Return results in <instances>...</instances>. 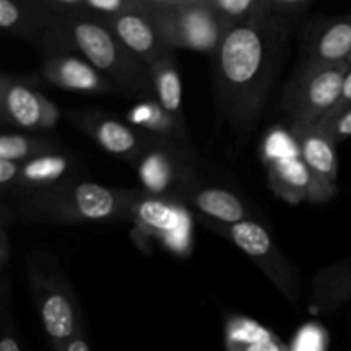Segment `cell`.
<instances>
[{"instance_id":"obj_8","label":"cell","mask_w":351,"mask_h":351,"mask_svg":"<svg viewBox=\"0 0 351 351\" xmlns=\"http://www.w3.org/2000/svg\"><path fill=\"white\" fill-rule=\"evenodd\" d=\"M202 223L209 230L235 243L291 304H298L302 298V283L297 276V271L278 249L269 230L259 219H245L235 225H221L208 219H202Z\"/></svg>"},{"instance_id":"obj_13","label":"cell","mask_w":351,"mask_h":351,"mask_svg":"<svg viewBox=\"0 0 351 351\" xmlns=\"http://www.w3.org/2000/svg\"><path fill=\"white\" fill-rule=\"evenodd\" d=\"M351 57V14L319 17L302 33V62L341 64Z\"/></svg>"},{"instance_id":"obj_30","label":"cell","mask_w":351,"mask_h":351,"mask_svg":"<svg viewBox=\"0 0 351 351\" xmlns=\"http://www.w3.org/2000/svg\"><path fill=\"white\" fill-rule=\"evenodd\" d=\"M7 225H9V223H0V269L7 264V261H9V254H10Z\"/></svg>"},{"instance_id":"obj_16","label":"cell","mask_w":351,"mask_h":351,"mask_svg":"<svg viewBox=\"0 0 351 351\" xmlns=\"http://www.w3.org/2000/svg\"><path fill=\"white\" fill-rule=\"evenodd\" d=\"M302 160L314 177L329 191L338 192V146L322 127H290Z\"/></svg>"},{"instance_id":"obj_26","label":"cell","mask_w":351,"mask_h":351,"mask_svg":"<svg viewBox=\"0 0 351 351\" xmlns=\"http://www.w3.org/2000/svg\"><path fill=\"white\" fill-rule=\"evenodd\" d=\"M311 7L312 0H269V14L295 24H300Z\"/></svg>"},{"instance_id":"obj_4","label":"cell","mask_w":351,"mask_h":351,"mask_svg":"<svg viewBox=\"0 0 351 351\" xmlns=\"http://www.w3.org/2000/svg\"><path fill=\"white\" fill-rule=\"evenodd\" d=\"M27 280L51 351H65L84 332L81 305L71 281L47 252H34L27 259Z\"/></svg>"},{"instance_id":"obj_10","label":"cell","mask_w":351,"mask_h":351,"mask_svg":"<svg viewBox=\"0 0 351 351\" xmlns=\"http://www.w3.org/2000/svg\"><path fill=\"white\" fill-rule=\"evenodd\" d=\"M129 221L139 235L158 242L177 256H187L192 249V215L184 202L137 189Z\"/></svg>"},{"instance_id":"obj_11","label":"cell","mask_w":351,"mask_h":351,"mask_svg":"<svg viewBox=\"0 0 351 351\" xmlns=\"http://www.w3.org/2000/svg\"><path fill=\"white\" fill-rule=\"evenodd\" d=\"M67 120L95 141L105 153L120 158L132 167L141 154L158 139L156 136L130 125L125 120L99 110H69Z\"/></svg>"},{"instance_id":"obj_3","label":"cell","mask_w":351,"mask_h":351,"mask_svg":"<svg viewBox=\"0 0 351 351\" xmlns=\"http://www.w3.org/2000/svg\"><path fill=\"white\" fill-rule=\"evenodd\" d=\"M137 189H117L71 178L55 187L21 195L19 211L29 221L93 225L129 221Z\"/></svg>"},{"instance_id":"obj_29","label":"cell","mask_w":351,"mask_h":351,"mask_svg":"<svg viewBox=\"0 0 351 351\" xmlns=\"http://www.w3.org/2000/svg\"><path fill=\"white\" fill-rule=\"evenodd\" d=\"M19 177V163L0 160V189H16Z\"/></svg>"},{"instance_id":"obj_32","label":"cell","mask_w":351,"mask_h":351,"mask_svg":"<svg viewBox=\"0 0 351 351\" xmlns=\"http://www.w3.org/2000/svg\"><path fill=\"white\" fill-rule=\"evenodd\" d=\"M65 351H91L88 338H86V332H82L77 338L72 339V341L69 343L67 348H65Z\"/></svg>"},{"instance_id":"obj_33","label":"cell","mask_w":351,"mask_h":351,"mask_svg":"<svg viewBox=\"0 0 351 351\" xmlns=\"http://www.w3.org/2000/svg\"><path fill=\"white\" fill-rule=\"evenodd\" d=\"M10 221H12V211H10L5 204L0 202V223H10Z\"/></svg>"},{"instance_id":"obj_14","label":"cell","mask_w":351,"mask_h":351,"mask_svg":"<svg viewBox=\"0 0 351 351\" xmlns=\"http://www.w3.org/2000/svg\"><path fill=\"white\" fill-rule=\"evenodd\" d=\"M113 36L146 67H153L163 58L175 55V50L167 43L151 17L146 12H132L105 21Z\"/></svg>"},{"instance_id":"obj_9","label":"cell","mask_w":351,"mask_h":351,"mask_svg":"<svg viewBox=\"0 0 351 351\" xmlns=\"http://www.w3.org/2000/svg\"><path fill=\"white\" fill-rule=\"evenodd\" d=\"M191 156L187 144L158 137L134 165L143 191L184 202L187 192L201 182Z\"/></svg>"},{"instance_id":"obj_18","label":"cell","mask_w":351,"mask_h":351,"mask_svg":"<svg viewBox=\"0 0 351 351\" xmlns=\"http://www.w3.org/2000/svg\"><path fill=\"white\" fill-rule=\"evenodd\" d=\"M81 167L79 158L64 149L31 158L19 165V177L14 191L24 195L55 187L62 182L75 178V171Z\"/></svg>"},{"instance_id":"obj_20","label":"cell","mask_w":351,"mask_h":351,"mask_svg":"<svg viewBox=\"0 0 351 351\" xmlns=\"http://www.w3.org/2000/svg\"><path fill=\"white\" fill-rule=\"evenodd\" d=\"M351 300V257L319 271L312 281L311 305L321 314H331Z\"/></svg>"},{"instance_id":"obj_15","label":"cell","mask_w":351,"mask_h":351,"mask_svg":"<svg viewBox=\"0 0 351 351\" xmlns=\"http://www.w3.org/2000/svg\"><path fill=\"white\" fill-rule=\"evenodd\" d=\"M41 77L47 84L65 89V91L98 96L119 95L108 77H105L88 60L74 53L45 57L43 65H41Z\"/></svg>"},{"instance_id":"obj_5","label":"cell","mask_w":351,"mask_h":351,"mask_svg":"<svg viewBox=\"0 0 351 351\" xmlns=\"http://www.w3.org/2000/svg\"><path fill=\"white\" fill-rule=\"evenodd\" d=\"M348 71V62H302L281 96L280 106L288 117V125H319L338 103Z\"/></svg>"},{"instance_id":"obj_24","label":"cell","mask_w":351,"mask_h":351,"mask_svg":"<svg viewBox=\"0 0 351 351\" xmlns=\"http://www.w3.org/2000/svg\"><path fill=\"white\" fill-rule=\"evenodd\" d=\"M62 144L55 139L29 134H0V160L10 163H24L31 158L62 151Z\"/></svg>"},{"instance_id":"obj_31","label":"cell","mask_w":351,"mask_h":351,"mask_svg":"<svg viewBox=\"0 0 351 351\" xmlns=\"http://www.w3.org/2000/svg\"><path fill=\"white\" fill-rule=\"evenodd\" d=\"M0 351H23L21 350L19 341L16 339V336L12 332H3L0 336Z\"/></svg>"},{"instance_id":"obj_19","label":"cell","mask_w":351,"mask_h":351,"mask_svg":"<svg viewBox=\"0 0 351 351\" xmlns=\"http://www.w3.org/2000/svg\"><path fill=\"white\" fill-rule=\"evenodd\" d=\"M50 12L43 0H0V29L38 45Z\"/></svg>"},{"instance_id":"obj_22","label":"cell","mask_w":351,"mask_h":351,"mask_svg":"<svg viewBox=\"0 0 351 351\" xmlns=\"http://www.w3.org/2000/svg\"><path fill=\"white\" fill-rule=\"evenodd\" d=\"M151 81H153L154 99L175 119L185 122L184 108H182V81L178 74L177 57L163 58L153 67H149Z\"/></svg>"},{"instance_id":"obj_34","label":"cell","mask_w":351,"mask_h":351,"mask_svg":"<svg viewBox=\"0 0 351 351\" xmlns=\"http://www.w3.org/2000/svg\"><path fill=\"white\" fill-rule=\"evenodd\" d=\"M3 79H5V75H3V74H0V88H2V82H3Z\"/></svg>"},{"instance_id":"obj_6","label":"cell","mask_w":351,"mask_h":351,"mask_svg":"<svg viewBox=\"0 0 351 351\" xmlns=\"http://www.w3.org/2000/svg\"><path fill=\"white\" fill-rule=\"evenodd\" d=\"M261 158L266 168L267 185L288 204H322L336 195L308 170L288 127L269 130L263 143Z\"/></svg>"},{"instance_id":"obj_25","label":"cell","mask_w":351,"mask_h":351,"mask_svg":"<svg viewBox=\"0 0 351 351\" xmlns=\"http://www.w3.org/2000/svg\"><path fill=\"white\" fill-rule=\"evenodd\" d=\"M204 3L228 27L269 16V0H204Z\"/></svg>"},{"instance_id":"obj_1","label":"cell","mask_w":351,"mask_h":351,"mask_svg":"<svg viewBox=\"0 0 351 351\" xmlns=\"http://www.w3.org/2000/svg\"><path fill=\"white\" fill-rule=\"evenodd\" d=\"M297 26L269 14L230 27L213 53L218 105L235 136L243 139L256 127Z\"/></svg>"},{"instance_id":"obj_23","label":"cell","mask_w":351,"mask_h":351,"mask_svg":"<svg viewBox=\"0 0 351 351\" xmlns=\"http://www.w3.org/2000/svg\"><path fill=\"white\" fill-rule=\"evenodd\" d=\"M226 351H287L283 343L263 326L242 317L228 319Z\"/></svg>"},{"instance_id":"obj_27","label":"cell","mask_w":351,"mask_h":351,"mask_svg":"<svg viewBox=\"0 0 351 351\" xmlns=\"http://www.w3.org/2000/svg\"><path fill=\"white\" fill-rule=\"evenodd\" d=\"M319 127H322V129L329 134V137L335 141L336 146L345 143L346 139L351 137V106L346 108L343 113H339L338 117H335V119L321 122Z\"/></svg>"},{"instance_id":"obj_12","label":"cell","mask_w":351,"mask_h":351,"mask_svg":"<svg viewBox=\"0 0 351 351\" xmlns=\"http://www.w3.org/2000/svg\"><path fill=\"white\" fill-rule=\"evenodd\" d=\"M60 108L26 82L5 75L0 88V125L24 130H51L58 125Z\"/></svg>"},{"instance_id":"obj_2","label":"cell","mask_w":351,"mask_h":351,"mask_svg":"<svg viewBox=\"0 0 351 351\" xmlns=\"http://www.w3.org/2000/svg\"><path fill=\"white\" fill-rule=\"evenodd\" d=\"M36 48L43 58L60 53L79 55L108 77L123 98L154 99L149 67L134 57L112 31L98 21L50 14V23Z\"/></svg>"},{"instance_id":"obj_35","label":"cell","mask_w":351,"mask_h":351,"mask_svg":"<svg viewBox=\"0 0 351 351\" xmlns=\"http://www.w3.org/2000/svg\"><path fill=\"white\" fill-rule=\"evenodd\" d=\"M348 65H351V57L348 58Z\"/></svg>"},{"instance_id":"obj_17","label":"cell","mask_w":351,"mask_h":351,"mask_svg":"<svg viewBox=\"0 0 351 351\" xmlns=\"http://www.w3.org/2000/svg\"><path fill=\"white\" fill-rule=\"evenodd\" d=\"M184 204L191 211H195L201 219L221 223V225H235L254 218V211L235 192L223 187H213L199 182L187 192Z\"/></svg>"},{"instance_id":"obj_7","label":"cell","mask_w":351,"mask_h":351,"mask_svg":"<svg viewBox=\"0 0 351 351\" xmlns=\"http://www.w3.org/2000/svg\"><path fill=\"white\" fill-rule=\"evenodd\" d=\"M146 14L173 50L213 55L230 29L204 0H147Z\"/></svg>"},{"instance_id":"obj_21","label":"cell","mask_w":351,"mask_h":351,"mask_svg":"<svg viewBox=\"0 0 351 351\" xmlns=\"http://www.w3.org/2000/svg\"><path fill=\"white\" fill-rule=\"evenodd\" d=\"M127 122L151 136L191 146L187 123L170 115L156 99H141L136 103L127 113Z\"/></svg>"},{"instance_id":"obj_28","label":"cell","mask_w":351,"mask_h":351,"mask_svg":"<svg viewBox=\"0 0 351 351\" xmlns=\"http://www.w3.org/2000/svg\"><path fill=\"white\" fill-rule=\"evenodd\" d=\"M350 106H351V65H350L348 74H346V77H345V82H343L341 96H339L338 103H336L335 108L329 112V115L326 117L322 122H326V120H329V119H335V117H338L339 113H343L346 108H350Z\"/></svg>"}]
</instances>
